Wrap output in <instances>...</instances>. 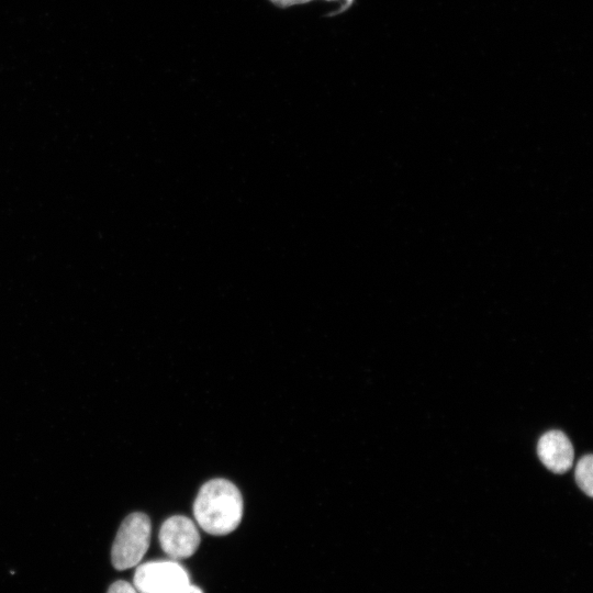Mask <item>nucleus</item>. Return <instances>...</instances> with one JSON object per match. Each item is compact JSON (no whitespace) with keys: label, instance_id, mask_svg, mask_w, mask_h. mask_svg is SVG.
Wrapping results in <instances>:
<instances>
[{"label":"nucleus","instance_id":"20e7f679","mask_svg":"<svg viewBox=\"0 0 593 593\" xmlns=\"http://www.w3.org/2000/svg\"><path fill=\"white\" fill-rule=\"evenodd\" d=\"M161 549L174 560L191 557L200 544V534L192 519L182 515L167 518L159 530Z\"/></svg>","mask_w":593,"mask_h":593},{"label":"nucleus","instance_id":"f257e3e1","mask_svg":"<svg viewBox=\"0 0 593 593\" xmlns=\"http://www.w3.org/2000/svg\"><path fill=\"white\" fill-rule=\"evenodd\" d=\"M193 515L199 526L211 535L232 533L243 517V497L238 488L222 478L205 482L194 500Z\"/></svg>","mask_w":593,"mask_h":593},{"label":"nucleus","instance_id":"f03ea898","mask_svg":"<svg viewBox=\"0 0 593 593\" xmlns=\"http://www.w3.org/2000/svg\"><path fill=\"white\" fill-rule=\"evenodd\" d=\"M152 533L149 517L141 512L132 513L122 522L111 550L112 564L116 570L135 567L146 553Z\"/></svg>","mask_w":593,"mask_h":593},{"label":"nucleus","instance_id":"1a4fd4ad","mask_svg":"<svg viewBox=\"0 0 593 593\" xmlns=\"http://www.w3.org/2000/svg\"><path fill=\"white\" fill-rule=\"evenodd\" d=\"M182 593H203L202 590L195 585L190 584L188 589Z\"/></svg>","mask_w":593,"mask_h":593},{"label":"nucleus","instance_id":"0eeeda50","mask_svg":"<svg viewBox=\"0 0 593 593\" xmlns=\"http://www.w3.org/2000/svg\"><path fill=\"white\" fill-rule=\"evenodd\" d=\"M269 1L273 5L280 9H286L293 5L305 4L313 0H269ZM325 1L327 2L332 1V2L337 3L339 13L347 11L355 3V0H325Z\"/></svg>","mask_w":593,"mask_h":593},{"label":"nucleus","instance_id":"7ed1b4c3","mask_svg":"<svg viewBox=\"0 0 593 593\" xmlns=\"http://www.w3.org/2000/svg\"><path fill=\"white\" fill-rule=\"evenodd\" d=\"M190 584L187 570L176 560L148 561L134 574L137 593H182Z\"/></svg>","mask_w":593,"mask_h":593},{"label":"nucleus","instance_id":"423d86ee","mask_svg":"<svg viewBox=\"0 0 593 593\" xmlns=\"http://www.w3.org/2000/svg\"><path fill=\"white\" fill-rule=\"evenodd\" d=\"M575 481L579 488L589 496H593V456H583L575 467Z\"/></svg>","mask_w":593,"mask_h":593},{"label":"nucleus","instance_id":"39448f33","mask_svg":"<svg viewBox=\"0 0 593 593\" xmlns=\"http://www.w3.org/2000/svg\"><path fill=\"white\" fill-rule=\"evenodd\" d=\"M537 454L540 461L550 471L561 474L573 463V447L561 430H549L538 440Z\"/></svg>","mask_w":593,"mask_h":593},{"label":"nucleus","instance_id":"6e6552de","mask_svg":"<svg viewBox=\"0 0 593 593\" xmlns=\"http://www.w3.org/2000/svg\"><path fill=\"white\" fill-rule=\"evenodd\" d=\"M108 593H137V591L131 583L119 580L109 588Z\"/></svg>","mask_w":593,"mask_h":593}]
</instances>
